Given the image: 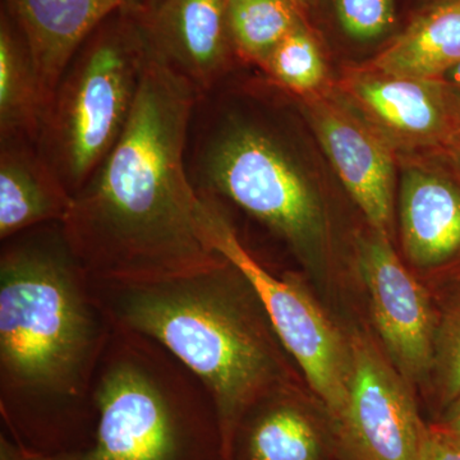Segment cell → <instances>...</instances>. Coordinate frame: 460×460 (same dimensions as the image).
<instances>
[{
	"label": "cell",
	"mask_w": 460,
	"mask_h": 460,
	"mask_svg": "<svg viewBox=\"0 0 460 460\" xmlns=\"http://www.w3.org/2000/svg\"><path fill=\"white\" fill-rule=\"evenodd\" d=\"M226 14L239 62L259 68L305 18L290 0H226Z\"/></svg>",
	"instance_id": "obj_19"
},
{
	"label": "cell",
	"mask_w": 460,
	"mask_h": 460,
	"mask_svg": "<svg viewBox=\"0 0 460 460\" xmlns=\"http://www.w3.org/2000/svg\"><path fill=\"white\" fill-rule=\"evenodd\" d=\"M337 93L393 148L450 144L460 131L440 80L385 74L365 63L348 66Z\"/></svg>",
	"instance_id": "obj_11"
},
{
	"label": "cell",
	"mask_w": 460,
	"mask_h": 460,
	"mask_svg": "<svg viewBox=\"0 0 460 460\" xmlns=\"http://www.w3.org/2000/svg\"><path fill=\"white\" fill-rule=\"evenodd\" d=\"M350 374L335 436L347 460H420L426 423L408 381L370 338L348 339Z\"/></svg>",
	"instance_id": "obj_8"
},
{
	"label": "cell",
	"mask_w": 460,
	"mask_h": 460,
	"mask_svg": "<svg viewBox=\"0 0 460 460\" xmlns=\"http://www.w3.org/2000/svg\"><path fill=\"white\" fill-rule=\"evenodd\" d=\"M90 444L25 460H224L204 385L154 339L115 325L93 390Z\"/></svg>",
	"instance_id": "obj_4"
},
{
	"label": "cell",
	"mask_w": 460,
	"mask_h": 460,
	"mask_svg": "<svg viewBox=\"0 0 460 460\" xmlns=\"http://www.w3.org/2000/svg\"><path fill=\"white\" fill-rule=\"evenodd\" d=\"M429 0H428V2H426V3H429Z\"/></svg>",
	"instance_id": "obj_30"
},
{
	"label": "cell",
	"mask_w": 460,
	"mask_h": 460,
	"mask_svg": "<svg viewBox=\"0 0 460 460\" xmlns=\"http://www.w3.org/2000/svg\"><path fill=\"white\" fill-rule=\"evenodd\" d=\"M186 168L199 198L237 206L302 257L323 238V208L284 138L233 109L220 87L193 108Z\"/></svg>",
	"instance_id": "obj_5"
},
{
	"label": "cell",
	"mask_w": 460,
	"mask_h": 460,
	"mask_svg": "<svg viewBox=\"0 0 460 460\" xmlns=\"http://www.w3.org/2000/svg\"><path fill=\"white\" fill-rule=\"evenodd\" d=\"M150 53L129 5L105 18L66 66L38 147L74 198L123 135Z\"/></svg>",
	"instance_id": "obj_6"
},
{
	"label": "cell",
	"mask_w": 460,
	"mask_h": 460,
	"mask_svg": "<svg viewBox=\"0 0 460 460\" xmlns=\"http://www.w3.org/2000/svg\"><path fill=\"white\" fill-rule=\"evenodd\" d=\"M438 80L443 84L445 91H447V98L454 109L458 122L460 124V63L450 68L447 74L441 75Z\"/></svg>",
	"instance_id": "obj_24"
},
{
	"label": "cell",
	"mask_w": 460,
	"mask_h": 460,
	"mask_svg": "<svg viewBox=\"0 0 460 460\" xmlns=\"http://www.w3.org/2000/svg\"><path fill=\"white\" fill-rule=\"evenodd\" d=\"M115 325L62 223L0 247V419L25 452L90 444L93 390Z\"/></svg>",
	"instance_id": "obj_1"
},
{
	"label": "cell",
	"mask_w": 460,
	"mask_h": 460,
	"mask_svg": "<svg viewBox=\"0 0 460 460\" xmlns=\"http://www.w3.org/2000/svg\"><path fill=\"white\" fill-rule=\"evenodd\" d=\"M199 199L206 243L234 265L253 288L275 334L304 372L335 431L347 402L349 341L341 337L298 281L277 277L251 253L226 208L213 199Z\"/></svg>",
	"instance_id": "obj_7"
},
{
	"label": "cell",
	"mask_w": 460,
	"mask_h": 460,
	"mask_svg": "<svg viewBox=\"0 0 460 460\" xmlns=\"http://www.w3.org/2000/svg\"><path fill=\"white\" fill-rule=\"evenodd\" d=\"M450 144L454 145V147H456V150L460 153V131L456 133V136H454V138Z\"/></svg>",
	"instance_id": "obj_29"
},
{
	"label": "cell",
	"mask_w": 460,
	"mask_h": 460,
	"mask_svg": "<svg viewBox=\"0 0 460 460\" xmlns=\"http://www.w3.org/2000/svg\"><path fill=\"white\" fill-rule=\"evenodd\" d=\"M0 460H25L22 447L3 429L0 431Z\"/></svg>",
	"instance_id": "obj_26"
},
{
	"label": "cell",
	"mask_w": 460,
	"mask_h": 460,
	"mask_svg": "<svg viewBox=\"0 0 460 460\" xmlns=\"http://www.w3.org/2000/svg\"><path fill=\"white\" fill-rule=\"evenodd\" d=\"M260 69L269 81L299 99L326 89L328 69L319 36L305 18L277 45Z\"/></svg>",
	"instance_id": "obj_20"
},
{
	"label": "cell",
	"mask_w": 460,
	"mask_h": 460,
	"mask_svg": "<svg viewBox=\"0 0 460 460\" xmlns=\"http://www.w3.org/2000/svg\"><path fill=\"white\" fill-rule=\"evenodd\" d=\"M159 0H132L129 3V7L135 9L137 12H146L148 9L154 7Z\"/></svg>",
	"instance_id": "obj_27"
},
{
	"label": "cell",
	"mask_w": 460,
	"mask_h": 460,
	"mask_svg": "<svg viewBox=\"0 0 460 460\" xmlns=\"http://www.w3.org/2000/svg\"><path fill=\"white\" fill-rule=\"evenodd\" d=\"M72 196L30 141H0V241L63 223Z\"/></svg>",
	"instance_id": "obj_15"
},
{
	"label": "cell",
	"mask_w": 460,
	"mask_h": 460,
	"mask_svg": "<svg viewBox=\"0 0 460 460\" xmlns=\"http://www.w3.org/2000/svg\"><path fill=\"white\" fill-rule=\"evenodd\" d=\"M332 21L356 44H389L399 30L398 0H329Z\"/></svg>",
	"instance_id": "obj_21"
},
{
	"label": "cell",
	"mask_w": 460,
	"mask_h": 460,
	"mask_svg": "<svg viewBox=\"0 0 460 460\" xmlns=\"http://www.w3.org/2000/svg\"><path fill=\"white\" fill-rule=\"evenodd\" d=\"M293 4L296 5V8L301 12L302 16L305 18L307 17L308 11H310L311 3L313 0H290Z\"/></svg>",
	"instance_id": "obj_28"
},
{
	"label": "cell",
	"mask_w": 460,
	"mask_h": 460,
	"mask_svg": "<svg viewBox=\"0 0 460 460\" xmlns=\"http://www.w3.org/2000/svg\"><path fill=\"white\" fill-rule=\"evenodd\" d=\"M48 104L29 47L0 11V141L38 145Z\"/></svg>",
	"instance_id": "obj_18"
},
{
	"label": "cell",
	"mask_w": 460,
	"mask_h": 460,
	"mask_svg": "<svg viewBox=\"0 0 460 460\" xmlns=\"http://www.w3.org/2000/svg\"><path fill=\"white\" fill-rule=\"evenodd\" d=\"M198 99L150 56L123 135L72 198L62 223L93 281L155 283L222 261L202 235L199 199L186 168Z\"/></svg>",
	"instance_id": "obj_2"
},
{
	"label": "cell",
	"mask_w": 460,
	"mask_h": 460,
	"mask_svg": "<svg viewBox=\"0 0 460 460\" xmlns=\"http://www.w3.org/2000/svg\"><path fill=\"white\" fill-rule=\"evenodd\" d=\"M460 63V0H429L365 65L385 74L438 80Z\"/></svg>",
	"instance_id": "obj_17"
},
{
	"label": "cell",
	"mask_w": 460,
	"mask_h": 460,
	"mask_svg": "<svg viewBox=\"0 0 460 460\" xmlns=\"http://www.w3.org/2000/svg\"><path fill=\"white\" fill-rule=\"evenodd\" d=\"M402 250L419 268L449 261L460 251V190L447 178L411 168L401 184Z\"/></svg>",
	"instance_id": "obj_14"
},
{
	"label": "cell",
	"mask_w": 460,
	"mask_h": 460,
	"mask_svg": "<svg viewBox=\"0 0 460 460\" xmlns=\"http://www.w3.org/2000/svg\"><path fill=\"white\" fill-rule=\"evenodd\" d=\"M226 0H159L137 12L148 53L198 93L222 83L234 60ZM239 62V60H238Z\"/></svg>",
	"instance_id": "obj_12"
},
{
	"label": "cell",
	"mask_w": 460,
	"mask_h": 460,
	"mask_svg": "<svg viewBox=\"0 0 460 460\" xmlns=\"http://www.w3.org/2000/svg\"><path fill=\"white\" fill-rule=\"evenodd\" d=\"M440 426L460 443V396L447 408Z\"/></svg>",
	"instance_id": "obj_25"
},
{
	"label": "cell",
	"mask_w": 460,
	"mask_h": 460,
	"mask_svg": "<svg viewBox=\"0 0 460 460\" xmlns=\"http://www.w3.org/2000/svg\"><path fill=\"white\" fill-rule=\"evenodd\" d=\"M420 460H460V443L440 425L425 426Z\"/></svg>",
	"instance_id": "obj_23"
},
{
	"label": "cell",
	"mask_w": 460,
	"mask_h": 460,
	"mask_svg": "<svg viewBox=\"0 0 460 460\" xmlns=\"http://www.w3.org/2000/svg\"><path fill=\"white\" fill-rule=\"evenodd\" d=\"M325 431L288 389L266 396L242 420L226 460H328Z\"/></svg>",
	"instance_id": "obj_16"
},
{
	"label": "cell",
	"mask_w": 460,
	"mask_h": 460,
	"mask_svg": "<svg viewBox=\"0 0 460 460\" xmlns=\"http://www.w3.org/2000/svg\"><path fill=\"white\" fill-rule=\"evenodd\" d=\"M432 372L438 399L447 408L460 396V304L444 317L438 328Z\"/></svg>",
	"instance_id": "obj_22"
},
{
	"label": "cell",
	"mask_w": 460,
	"mask_h": 460,
	"mask_svg": "<svg viewBox=\"0 0 460 460\" xmlns=\"http://www.w3.org/2000/svg\"><path fill=\"white\" fill-rule=\"evenodd\" d=\"M132 0H2L22 35L49 108L58 83L91 32Z\"/></svg>",
	"instance_id": "obj_13"
},
{
	"label": "cell",
	"mask_w": 460,
	"mask_h": 460,
	"mask_svg": "<svg viewBox=\"0 0 460 460\" xmlns=\"http://www.w3.org/2000/svg\"><path fill=\"white\" fill-rule=\"evenodd\" d=\"M302 113L372 230L392 239L394 148L334 91L301 98Z\"/></svg>",
	"instance_id": "obj_10"
},
{
	"label": "cell",
	"mask_w": 460,
	"mask_h": 460,
	"mask_svg": "<svg viewBox=\"0 0 460 460\" xmlns=\"http://www.w3.org/2000/svg\"><path fill=\"white\" fill-rule=\"evenodd\" d=\"M93 284L114 325L154 339L204 385L217 411L224 460L247 411L289 389L286 349L255 290L226 259L174 279Z\"/></svg>",
	"instance_id": "obj_3"
},
{
	"label": "cell",
	"mask_w": 460,
	"mask_h": 460,
	"mask_svg": "<svg viewBox=\"0 0 460 460\" xmlns=\"http://www.w3.org/2000/svg\"><path fill=\"white\" fill-rule=\"evenodd\" d=\"M357 259L390 362L405 380L422 381L432 372L438 332L428 293L376 230L358 238Z\"/></svg>",
	"instance_id": "obj_9"
}]
</instances>
